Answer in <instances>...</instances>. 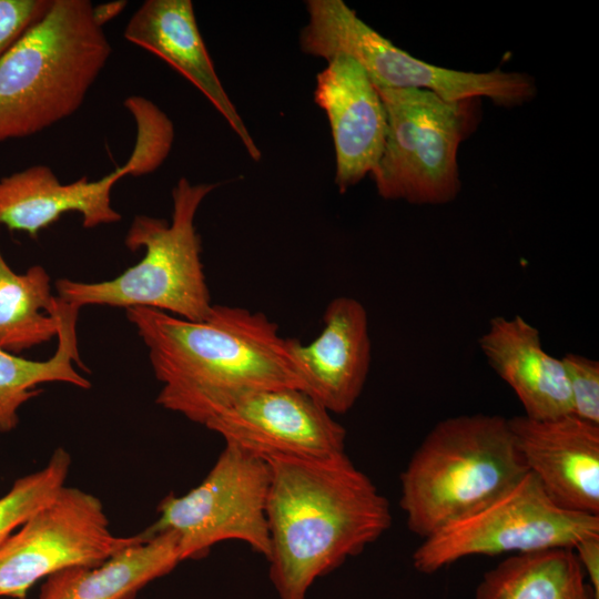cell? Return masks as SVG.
<instances>
[{"label":"cell","instance_id":"obj_4","mask_svg":"<svg viewBox=\"0 0 599 599\" xmlns=\"http://www.w3.org/2000/svg\"><path fill=\"white\" fill-rule=\"evenodd\" d=\"M508 418L448 417L425 436L400 475L408 529L426 538L485 505L527 474Z\"/></svg>","mask_w":599,"mask_h":599},{"label":"cell","instance_id":"obj_2","mask_svg":"<svg viewBox=\"0 0 599 599\" xmlns=\"http://www.w3.org/2000/svg\"><path fill=\"white\" fill-rule=\"evenodd\" d=\"M263 459L270 467V579L278 599H306L316 579L383 536L390 507L346 454Z\"/></svg>","mask_w":599,"mask_h":599},{"label":"cell","instance_id":"obj_26","mask_svg":"<svg viewBox=\"0 0 599 599\" xmlns=\"http://www.w3.org/2000/svg\"><path fill=\"white\" fill-rule=\"evenodd\" d=\"M572 549L589 583L599 596V535L580 540Z\"/></svg>","mask_w":599,"mask_h":599},{"label":"cell","instance_id":"obj_7","mask_svg":"<svg viewBox=\"0 0 599 599\" xmlns=\"http://www.w3.org/2000/svg\"><path fill=\"white\" fill-rule=\"evenodd\" d=\"M301 50L326 61L338 54L356 60L376 87L429 90L445 100L488 98L512 108L531 101L532 77L495 69L476 73L427 63L394 45L361 20L342 0H308Z\"/></svg>","mask_w":599,"mask_h":599},{"label":"cell","instance_id":"obj_10","mask_svg":"<svg viewBox=\"0 0 599 599\" xmlns=\"http://www.w3.org/2000/svg\"><path fill=\"white\" fill-rule=\"evenodd\" d=\"M144 536L114 535L98 497L63 486L0 546V597L24 599L40 579L100 565Z\"/></svg>","mask_w":599,"mask_h":599},{"label":"cell","instance_id":"obj_25","mask_svg":"<svg viewBox=\"0 0 599 599\" xmlns=\"http://www.w3.org/2000/svg\"><path fill=\"white\" fill-rule=\"evenodd\" d=\"M52 0H0V59L49 10Z\"/></svg>","mask_w":599,"mask_h":599},{"label":"cell","instance_id":"obj_18","mask_svg":"<svg viewBox=\"0 0 599 599\" xmlns=\"http://www.w3.org/2000/svg\"><path fill=\"white\" fill-rule=\"evenodd\" d=\"M142 540L100 565L74 567L45 578L39 599H133L182 560L172 531H144Z\"/></svg>","mask_w":599,"mask_h":599},{"label":"cell","instance_id":"obj_13","mask_svg":"<svg viewBox=\"0 0 599 599\" xmlns=\"http://www.w3.org/2000/svg\"><path fill=\"white\" fill-rule=\"evenodd\" d=\"M316 104L329 121L341 193L376 169L386 142L387 115L380 95L363 67L338 54L316 75Z\"/></svg>","mask_w":599,"mask_h":599},{"label":"cell","instance_id":"obj_24","mask_svg":"<svg viewBox=\"0 0 599 599\" xmlns=\"http://www.w3.org/2000/svg\"><path fill=\"white\" fill-rule=\"evenodd\" d=\"M566 372L571 414L599 425V362L567 353L560 358Z\"/></svg>","mask_w":599,"mask_h":599},{"label":"cell","instance_id":"obj_19","mask_svg":"<svg viewBox=\"0 0 599 599\" xmlns=\"http://www.w3.org/2000/svg\"><path fill=\"white\" fill-rule=\"evenodd\" d=\"M475 599H599L572 548L510 555L486 571Z\"/></svg>","mask_w":599,"mask_h":599},{"label":"cell","instance_id":"obj_12","mask_svg":"<svg viewBox=\"0 0 599 599\" xmlns=\"http://www.w3.org/2000/svg\"><path fill=\"white\" fill-rule=\"evenodd\" d=\"M516 446L545 494L560 508L599 516V425L572 414L508 418Z\"/></svg>","mask_w":599,"mask_h":599},{"label":"cell","instance_id":"obj_6","mask_svg":"<svg viewBox=\"0 0 599 599\" xmlns=\"http://www.w3.org/2000/svg\"><path fill=\"white\" fill-rule=\"evenodd\" d=\"M376 89L387 115L384 151L370 174L378 194L413 204L453 201L460 190L458 148L480 122V98L450 101L423 89Z\"/></svg>","mask_w":599,"mask_h":599},{"label":"cell","instance_id":"obj_5","mask_svg":"<svg viewBox=\"0 0 599 599\" xmlns=\"http://www.w3.org/2000/svg\"><path fill=\"white\" fill-rule=\"evenodd\" d=\"M219 183H191L181 177L172 189V220L136 215L124 238L143 257L112 280L55 281L58 297L79 309L87 305L149 307L193 322L212 309L201 260V236L195 215L203 200Z\"/></svg>","mask_w":599,"mask_h":599},{"label":"cell","instance_id":"obj_8","mask_svg":"<svg viewBox=\"0 0 599 599\" xmlns=\"http://www.w3.org/2000/svg\"><path fill=\"white\" fill-rule=\"evenodd\" d=\"M595 535L599 516L560 508L527 473L485 505L424 538L412 560L418 572L430 575L466 557L573 548Z\"/></svg>","mask_w":599,"mask_h":599},{"label":"cell","instance_id":"obj_22","mask_svg":"<svg viewBox=\"0 0 599 599\" xmlns=\"http://www.w3.org/2000/svg\"><path fill=\"white\" fill-rule=\"evenodd\" d=\"M70 454L57 448L40 470L18 478L0 498V546L65 486Z\"/></svg>","mask_w":599,"mask_h":599},{"label":"cell","instance_id":"obj_27","mask_svg":"<svg viewBox=\"0 0 599 599\" xmlns=\"http://www.w3.org/2000/svg\"><path fill=\"white\" fill-rule=\"evenodd\" d=\"M128 2L124 0L111 1L100 4H92V16L95 23L103 28L108 22L115 19L125 9Z\"/></svg>","mask_w":599,"mask_h":599},{"label":"cell","instance_id":"obj_14","mask_svg":"<svg viewBox=\"0 0 599 599\" xmlns=\"http://www.w3.org/2000/svg\"><path fill=\"white\" fill-rule=\"evenodd\" d=\"M303 392L331 414L348 412L361 396L372 359L368 317L356 298H333L323 328L308 344L290 338Z\"/></svg>","mask_w":599,"mask_h":599},{"label":"cell","instance_id":"obj_3","mask_svg":"<svg viewBox=\"0 0 599 599\" xmlns=\"http://www.w3.org/2000/svg\"><path fill=\"white\" fill-rule=\"evenodd\" d=\"M111 53L90 1L52 0L0 59V143L75 113Z\"/></svg>","mask_w":599,"mask_h":599},{"label":"cell","instance_id":"obj_11","mask_svg":"<svg viewBox=\"0 0 599 599\" xmlns=\"http://www.w3.org/2000/svg\"><path fill=\"white\" fill-rule=\"evenodd\" d=\"M262 458L327 459L345 453L346 430L322 405L298 388L253 393L205 425Z\"/></svg>","mask_w":599,"mask_h":599},{"label":"cell","instance_id":"obj_17","mask_svg":"<svg viewBox=\"0 0 599 599\" xmlns=\"http://www.w3.org/2000/svg\"><path fill=\"white\" fill-rule=\"evenodd\" d=\"M478 345L518 397L524 415L549 419L571 414L562 362L544 349L539 331L522 316L491 318Z\"/></svg>","mask_w":599,"mask_h":599},{"label":"cell","instance_id":"obj_21","mask_svg":"<svg viewBox=\"0 0 599 599\" xmlns=\"http://www.w3.org/2000/svg\"><path fill=\"white\" fill-rule=\"evenodd\" d=\"M58 297L41 265L14 272L0 248V348L19 355L58 335Z\"/></svg>","mask_w":599,"mask_h":599},{"label":"cell","instance_id":"obj_15","mask_svg":"<svg viewBox=\"0 0 599 599\" xmlns=\"http://www.w3.org/2000/svg\"><path fill=\"white\" fill-rule=\"evenodd\" d=\"M124 38L170 64L195 85L240 138L248 155L261 151L215 71L197 27L191 0H146L132 14Z\"/></svg>","mask_w":599,"mask_h":599},{"label":"cell","instance_id":"obj_9","mask_svg":"<svg viewBox=\"0 0 599 599\" xmlns=\"http://www.w3.org/2000/svg\"><path fill=\"white\" fill-rule=\"evenodd\" d=\"M270 467L262 457L235 445L225 447L204 479L182 496L167 495L146 530L172 531L181 560L200 559L222 541L238 540L270 555L266 502Z\"/></svg>","mask_w":599,"mask_h":599},{"label":"cell","instance_id":"obj_23","mask_svg":"<svg viewBox=\"0 0 599 599\" xmlns=\"http://www.w3.org/2000/svg\"><path fill=\"white\" fill-rule=\"evenodd\" d=\"M123 104L136 125L135 143L124 163L128 175L150 174L164 162L172 149L173 123L155 103L144 97L130 95Z\"/></svg>","mask_w":599,"mask_h":599},{"label":"cell","instance_id":"obj_20","mask_svg":"<svg viewBox=\"0 0 599 599\" xmlns=\"http://www.w3.org/2000/svg\"><path fill=\"white\" fill-rule=\"evenodd\" d=\"M58 297V296H57ZM79 308L58 297L55 314L58 346L44 361L21 357L0 348V432L9 433L19 423V408L40 394L44 383H65L88 389L91 383L79 373L85 369L79 354L77 321Z\"/></svg>","mask_w":599,"mask_h":599},{"label":"cell","instance_id":"obj_16","mask_svg":"<svg viewBox=\"0 0 599 599\" xmlns=\"http://www.w3.org/2000/svg\"><path fill=\"white\" fill-rule=\"evenodd\" d=\"M126 175L124 164L100 180L82 176L71 183H62L44 164L14 172L0 179V225L37 237L70 212L80 214L85 229L116 223L122 216L111 204V192Z\"/></svg>","mask_w":599,"mask_h":599},{"label":"cell","instance_id":"obj_1","mask_svg":"<svg viewBox=\"0 0 599 599\" xmlns=\"http://www.w3.org/2000/svg\"><path fill=\"white\" fill-rule=\"evenodd\" d=\"M125 315L162 384L156 403L191 422L205 426L260 390H303L290 338L264 313L213 305L200 322L149 307H129Z\"/></svg>","mask_w":599,"mask_h":599}]
</instances>
